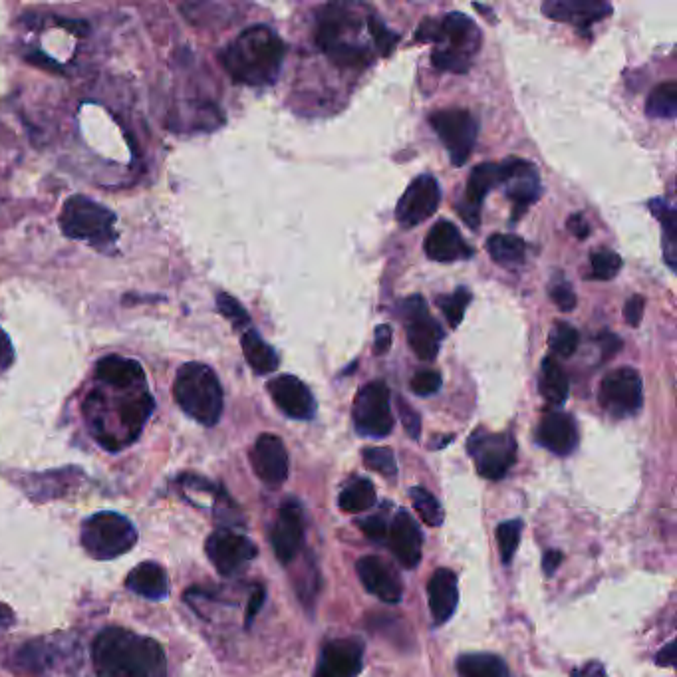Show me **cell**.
Returning <instances> with one entry per match:
<instances>
[{
    "label": "cell",
    "instance_id": "45",
    "mask_svg": "<svg viewBox=\"0 0 677 677\" xmlns=\"http://www.w3.org/2000/svg\"><path fill=\"white\" fill-rule=\"evenodd\" d=\"M431 62L437 70H443V72H455V74H463L469 70V64L471 60L465 58V56H459L455 52H449L445 48H437L433 50L431 54Z\"/></svg>",
    "mask_w": 677,
    "mask_h": 677
},
{
    "label": "cell",
    "instance_id": "5",
    "mask_svg": "<svg viewBox=\"0 0 677 677\" xmlns=\"http://www.w3.org/2000/svg\"><path fill=\"white\" fill-rule=\"evenodd\" d=\"M80 541L92 558L112 560L136 546L137 531L124 515L104 511L84 521Z\"/></svg>",
    "mask_w": 677,
    "mask_h": 677
},
{
    "label": "cell",
    "instance_id": "30",
    "mask_svg": "<svg viewBox=\"0 0 677 677\" xmlns=\"http://www.w3.org/2000/svg\"><path fill=\"white\" fill-rule=\"evenodd\" d=\"M539 390H541L542 398L550 406H562L568 400V394H570L568 378H566L562 366L552 356L542 360Z\"/></svg>",
    "mask_w": 677,
    "mask_h": 677
},
{
    "label": "cell",
    "instance_id": "40",
    "mask_svg": "<svg viewBox=\"0 0 677 677\" xmlns=\"http://www.w3.org/2000/svg\"><path fill=\"white\" fill-rule=\"evenodd\" d=\"M521 533H523V521L513 519V521H505L499 525L497 529V542H499V550H501V560L503 564H511L513 556L519 548L521 542Z\"/></svg>",
    "mask_w": 677,
    "mask_h": 677
},
{
    "label": "cell",
    "instance_id": "36",
    "mask_svg": "<svg viewBox=\"0 0 677 677\" xmlns=\"http://www.w3.org/2000/svg\"><path fill=\"white\" fill-rule=\"evenodd\" d=\"M409 497L415 513L423 519L427 527H439L443 523V507L433 493L423 487H411Z\"/></svg>",
    "mask_w": 677,
    "mask_h": 677
},
{
    "label": "cell",
    "instance_id": "20",
    "mask_svg": "<svg viewBox=\"0 0 677 677\" xmlns=\"http://www.w3.org/2000/svg\"><path fill=\"white\" fill-rule=\"evenodd\" d=\"M542 12L550 20L570 22L576 28L586 30L594 22L606 18L612 12V6L600 0H548L542 4Z\"/></svg>",
    "mask_w": 677,
    "mask_h": 677
},
{
    "label": "cell",
    "instance_id": "2",
    "mask_svg": "<svg viewBox=\"0 0 677 677\" xmlns=\"http://www.w3.org/2000/svg\"><path fill=\"white\" fill-rule=\"evenodd\" d=\"M221 60L235 82L271 86L282 68L284 42L269 26H251L225 48Z\"/></svg>",
    "mask_w": 677,
    "mask_h": 677
},
{
    "label": "cell",
    "instance_id": "58",
    "mask_svg": "<svg viewBox=\"0 0 677 677\" xmlns=\"http://www.w3.org/2000/svg\"><path fill=\"white\" fill-rule=\"evenodd\" d=\"M12 622H14L12 610H10L8 606H2V604H0V628H8Z\"/></svg>",
    "mask_w": 677,
    "mask_h": 677
},
{
    "label": "cell",
    "instance_id": "42",
    "mask_svg": "<svg viewBox=\"0 0 677 677\" xmlns=\"http://www.w3.org/2000/svg\"><path fill=\"white\" fill-rule=\"evenodd\" d=\"M364 463L368 469L382 473L384 477H396L398 463L394 451L386 447H368L364 449Z\"/></svg>",
    "mask_w": 677,
    "mask_h": 677
},
{
    "label": "cell",
    "instance_id": "15",
    "mask_svg": "<svg viewBox=\"0 0 677 677\" xmlns=\"http://www.w3.org/2000/svg\"><path fill=\"white\" fill-rule=\"evenodd\" d=\"M364 666V644L358 638L332 640L324 646L314 677H356Z\"/></svg>",
    "mask_w": 677,
    "mask_h": 677
},
{
    "label": "cell",
    "instance_id": "27",
    "mask_svg": "<svg viewBox=\"0 0 677 677\" xmlns=\"http://www.w3.org/2000/svg\"><path fill=\"white\" fill-rule=\"evenodd\" d=\"M360 22L356 18V14H352L348 10V6L342 4H330L322 10V14L318 16V30H316V42L322 48V52H326L330 46L344 42L342 36L348 30L358 28Z\"/></svg>",
    "mask_w": 677,
    "mask_h": 677
},
{
    "label": "cell",
    "instance_id": "37",
    "mask_svg": "<svg viewBox=\"0 0 677 677\" xmlns=\"http://www.w3.org/2000/svg\"><path fill=\"white\" fill-rule=\"evenodd\" d=\"M332 62L340 64V66H348V68H364L372 62V52L364 46H356L350 42H338L334 46H330L324 52Z\"/></svg>",
    "mask_w": 677,
    "mask_h": 677
},
{
    "label": "cell",
    "instance_id": "22",
    "mask_svg": "<svg viewBox=\"0 0 677 677\" xmlns=\"http://www.w3.org/2000/svg\"><path fill=\"white\" fill-rule=\"evenodd\" d=\"M386 541L390 544L394 556L400 560L402 566L415 568L419 564L423 539H421L419 525L415 523V519L409 513L398 511V515L388 525Z\"/></svg>",
    "mask_w": 677,
    "mask_h": 677
},
{
    "label": "cell",
    "instance_id": "8",
    "mask_svg": "<svg viewBox=\"0 0 677 677\" xmlns=\"http://www.w3.org/2000/svg\"><path fill=\"white\" fill-rule=\"evenodd\" d=\"M400 312L406 320L407 342L413 354L423 362L435 360L443 342V330L439 322L429 314L425 298L417 294L409 296L402 302Z\"/></svg>",
    "mask_w": 677,
    "mask_h": 677
},
{
    "label": "cell",
    "instance_id": "7",
    "mask_svg": "<svg viewBox=\"0 0 677 677\" xmlns=\"http://www.w3.org/2000/svg\"><path fill=\"white\" fill-rule=\"evenodd\" d=\"M354 425L364 437H386L394 429V415L390 406V390L384 382L366 384L354 400Z\"/></svg>",
    "mask_w": 677,
    "mask_h": 677
},
{
    "label": "cell",
    "instance_id": "50",
    "mask_svg": "<svg viewBox=\"0 0 677 677\" xmlns=\"http://www.w3.org/2000/svg\"><path fill=\"white\" fill-rule=\"evenodd\" d=\"M644 308H646V300L644 296L636 294L632 298H628V302L624 304V318L630 326H640L642 316H644Z\"/></svg>",
    "mask_w": 677,
    "mask_h": 677
},
{
    "label": "cell",
    "instance_id": "51",
    "mask_svg": "<svg viewBox=\"0 0 677 677\" xmlns=\"http://www.w3.org/2000/svg\"><path fill=\"white\" fill-rule=\"evenodd\" d=\"M374 352L378 356H384L390 348H392V342H394V332L388 324H380L374 332Z\"/></svg>",
    "mask_w": 677,
    "mask_h": 677
},
{
    "label": "cell",
    "instance_id": "16",
    "mask_svg": "<svg viewBox=\"0 0 677 677\" xmlns=\"http://www.w3.org/2000/svg\"><path fill=\"white\" fill-rule=\"evenodd\" d=\"M356 572L364 588L382 602L396 604L402 600L404 586L398 572L380 556H364L356 564Z\"/></svg>",
    "mask_w": 677,
    "mask_h": 677
},
{
    "label": "cell",
    "instance_id": "56",
    "mask_svg": "<svg viewBox=\"0 0 677 677\" xmlns=\"http://www.w3.org/2000/svg\"><path fill=\"white\" fill-rule=\"evenodd\" d=\"M676 642H670L660 654H658V666H664V668H674L676 664Z\"/></svg>",
    "mask_w": 677,
    "mask_h": 677
},
{
    "label": "cell",
    "instance_id": "29",
    "mask_svg": "<svg viewBox=\"0 0 677 677\" xmlns=\"http://www.w3.org/2000/svg\"><path fill=\"white\" fill-rule=\"evenodd\" d=\"M241 346H243V354L245 360L249 362V366L257 372V374H271L278 368V354L274 352L271 344H267L257 330H247L241 338Z\"/></svg>",
    "mask_w": 677,
    "mask_h": 677
},
{
    "label": "cell",
    "instance_id": "34",
    "mask_svg": "<svg viewBox=\"0 0 677 677\" xmlns=\"http://www.w3.org/2000/svg\"><path fill=\"white\" fill-rule=\"evenodd\" d=\"M650 211L664 229V257L670 269H677V215L676 209L666 199H652Z\"/></svg>",
    "mask_w": 677,
    "mask_h": 677
},
{
    "label": "cell",
    "instance_id": "47",
    "mask_svg": "<svg viewBox=\"0 0 677 677\" xmlns=\"http://www.w3.org/2000/svg\"><path fill=\"white\" fill-rule=\"evenodd\" d=\"M550 298L554 300V304L562 310V312H570L576 308V294L570 288L568 282H560L550 286Z\"/></svg>",
    "mask_w": 677,
    "mask_h": 677
},
{
    "label": "cell",
    "instance_id": "12",
    "mask_svg": "<svg viewBox=\"0 0 677 677\" xmlns=\"http://www.w3.org/2000/svg\"><path fill=\"white\" fill-rule=\"evenodd\" d=\"M503 169V181L501 185H505L507 189V197L511 199L513 207H515V215L513 219H521L523 213L539 201L541 197V177L537 167L531 161L519 159V157H511L507 161L501 163Z\"/></svg>",
    "mask_w": 677,
    "mask_h": 677
},
{
    "label": "cell",
    "instance_id": "28",
    "mask_svg": "<svg viewBox=\"0 0 677 677\" xmlns=\"http://www.w3.org/2000/svg\"><path fill=\"white\" fill-rule=\"evenodd\" d=\"M126 586L143 598L161 600L169 594V580L165 570L155 562H141L128 574Z\"/></svg>",
    "mask_w": 677,
    "mask_h": 677
},
{
    "label": "cell",
    "instance_id": "59",
    "mask_svg": "<svg viewBox=\"0 0 677 677\" xmlns=\"http://www.w3.org/2000/svg\"><path fill=\"white\" fill-rule=\"evenodd\" d=\"M596 674H602V666L600 664H590V666H586L582 672H578L574 677H596Z\"/></svg>",
    "mask_w": 677,
    "mask_h": 677
},
{
    "label": "cell",
    "instance_id": "38",
    "mask_svg": "<svg viewBox=\"0 0 677 677\" xmlns=\"http://www.w3.org/2000/svg\"><path fill=\"white\" fill-rule=\"evenodd\" d=\"M469 302H471V292L465 286L457 288L455 292H451L447 296L437 298V304L443 310L451 328H457L463 322V316H465Z\"/></svg>",
    "mask_w": 677,
    "mask_h": 677
},
{
    "label": "cell",
    "instance_id": "49",
    "mask_svg": "<svg viewBox=\"0 0 677 677\" xmlns=\"http://www.w3.org/2000/svg\"><path fill=\"white\" fill-rule=\"evenodd\" d=\"M398 407H400V417H402L404 429L409 433L411 439H417V437H419V431H421V419H419V413H417L413 407L407 406L402 398L398 400Z\"/></svg>",
    "mask_w": 677,
    "mask_h": 677
},
{
    "label": "cell",
    "instance_id": "18",
    "mask_svg": "<svg viewBox=\"0 0 677 677\" xmlns=\"http://www.w3.org/2000/svg\"><path fill=\"white\" fill-rule=\"evenodd\" d=\"M501 181H503L501 163H479L471 171L469 181H467L465 201L459 207V213L469 227H473V229L479 227L481 205H483L485 197L489 195V191L495 189L497 185H501Z\"/></svg>",
    "mask_w": 677,
    "mask_h": 677
},
{
    "label": "cell",
    "instance_id": "46",
    "mask_svg": "<svg viewBox=\"0 0 677 677\" xmlns=\"http://www.w3.org/2000/svg\"><path fill=\"white\" fill-rule=\"evenodd\" d=\"M409 386H411V392L421 398L433 396L441 390V374L435 370H421L411 378Z\"/></svg>",
    "mask_w": 677,
    "mask_h": 677
},
{
    "label": "cell",
    "instance_id": "26",
    "mask_svg": "<svg viewBox=\"0 0 677 677\" xmlns=\"http://www.w3.org/2000/svg\"><path fill=\"white\" fill-rule=\"evenodd\" d=\"M96 376L102 384L114 390H132L145 386L143 368L136 360H128L122 356H108L100 360L96 366Z\"/></svg>",
    "mask_w": 677,
    "mask_h": 677
},
{
    "label": "cell",
    "instance_id": "43",
    "mask_svg": "<svg viewBox=\"0 0 677 677\" xmlns=\"http://www.w3.org/2000/svg\"><path fill=\"white\" fill-rule=\"evenodd\" d=\"M368 28H370V34L376 42V48L382 56H390L396 48V44L400 42V36L394 34L392 30H388V26L378 18V16H370L368 18Z\"/></svg>",
    "mask_w": 677,
    "mask_h": 677
},
{
    "label": "cell",
    "instance_id": "32",
    "mask_svg": "<svg viewBox=\"0 0 677 677\" xmlns=\"http://www.w3.org/2000/svg\"><path fill=\"white\" fill-rule=\"evenodd\" d=\"M459 677H509V666L495 654H465L457 660Z\"/></svg>",
    "mask_w": 677,
    "mask_h": 677
},
{
    "label": "cell",
    "instance_id": "52",
    "mask_svg": "<svg viewBox=\"0 0 677 677\" xmlns=\"http://www.w3.org/2000/svg\"><path fill=\"white\" fill-rule=\"evenodd\" d=\"M265 604V588L263 586H255L251 598H249V606H247V618H245V626L251 628L255 616L259 614V610L263 608Z\"/></svg>",
    "mask_w": 677,
    "mask_h": 677
},
{
    "label": "cell",
    "instance_id": "39",
    "mask_svg": "<svg viewBox=\"0 0 677 677\" xmlns=\"http://www.w3.org/2000/svg\"><path fill=\"white\" fill-rule=\"evenodd\" d=\"M548 346L552 350L554 356L560 358H568L576 352L578 348V332L574 326H570L568 322H558L554 324L550 338H548Z\"/></svg>",
    "mask_w": 677,
    "mask_h": 677
},
{
    "label": "cell",
    "instance_id": "3",
    "mask_svg": "<svg viewBox=\"0 0 677 677\" xmlns=\"http://www.w3.org/2000/svg\"><path fill=\"white\" fill-rule=\"evenodd\" d=\"M173 394L179 407L201 425H215L223 413V388L217 374L199 362L181 366Z\"/></svg>",
    "mask_w": 677,
    "mask_h": 677
},
{
    "label": "cell",
    "instance_id": "6",
    "mask_svg": "<svg viewBox=\"0 0 677 677\" xmlns=\"http://www.w3.org/2000/svg\"><path fill=\"white\" fill-rule=\"evenodd\" d=\"M469 455L475 459L481 477L503 479L517 459V443L511 433L475 431L469 439Z\"/></svg>",
    "mask_w": 677,
    "mask_h": 677
},
{
    "label": "cell",
    "instance_id": "55",
    "mask_svg": "<svg viewBox=\"0 0 677 677\" xmlns=\"http://www.w3.org/2000/svg\"><path fill=\"white\" fill-rule=\"evenodd\" d=\"M14 362V348L6 336V332L0 328V368L6 370Z\"/></svg>",
    "mask_w": 677,
    "mask_h": 677
},
{
    "label": "cell",
    "instance_id": "4",
    "mask_svg": "<svg viewBox=\"0 0 677 677\" xmlns=\"http://www.w3.org/2000/svg\"><path fill=\"white\" fill-rule=\"evenodd\" d=\"M60 229L66 237L92 247H106L116 241V215L102 203L84 195L70 197L60 213Z\"/></svg>",
    "mask_w": 677,
    "mask_h": 677
},
{
    "label": "cell",
    "instance_id": "13",
    "mask_svg": "<svg viewBox=\"0 0 677 677\" xmlns=\"http://www.w3.org/2000/svg\"><path fill=\"white\" fill-rule=\"evenodd\" d=\"M441 201V191L439 183L431 175H417L409 185H407L398 207H396V217L404 229L417 227L419 223L427 221L433 217Z\"/></svg>",
    "mask_w": 677,
    "mask_h": 677
},
{
    "label": "cell",
    "instance_id": "17",
    "mask_svg": "<svg viewBox=\"0 0 677 677\" xmlns=\"http://www.w3.org/2000/svg\"><path fill=\"white\" fill-rule=\"evenodd\" d=\"M251 463L257 473V477L271 485L278 487L286 481L288 477V453L280 437L272 433H263L253 451H251Z\"/></svg>",
    "mask_w": 677,
    "mask_h": 677
},
{
    "label": "cell",
    "instance_id": "23",
    "mask_svg": "<svg viewBox=\"0 0 677 677\" xmlns=\"http://www.w3.org/2000/svg\"><path fill=\"white\" fill-rule=\"evenodd\" d=\"M425 255L437 263H453L473 257V249L463 241L459 229L449 221L433 225L425 239Z\"/></svg>",
    "mask_w": 677,
    "mask_h": 677
},
{
    "label": "cell",
    "instance_id": "19",
    "mask_svg": "<svg viewBox=\"0 0 677 677\" xmlns=\"http://www.w3.org/2000/svg\"><path fill=\"white\" fill-rule=\"evenodd\" d=\"M269 394L276 407L292 419H312L316 415V402L304 382L296 376H278L269 382Z\"/></svg>",
    "mask_w": 677,
    "mask_h": 677
},
{
    "label": "cell",
    "instance_id": "48",
    "mask_svg": "<svg viewBox=\"0 0 677 677\" xmlns=\"http://www.w3.org/2000/svg\"><path fill=\"white\" fill-rule=\"evenodd\" d=\"M358 525L366 533V537H370L372 541L384 542L388 537V523L384 521L382 515H374L370 519H364Z\"/></svg>",
    "mask_w": 677,
    "mask_h": 677
},
{
    "label": "cell",
    "instance_id": "54",
    "mask_svg": "<svg viewBox=\"0 0 677 677\" xmlns=\"http://www.w3.org/2000/svg\"><path fill=\"white\" fill-rule=\"evenodd\" d=\"M600 346H602V350H604L602 360H608V358H612L614 354H618V350L622 348V340H620L618 336L610 334V332H604V334L600 336Z\"/></svg>",
    "mask_w": 677,
    "mask_h": 677
},
{
    "label": "cell",
    "instance_id": "25",
    "mask_svg": "<svg viewBox=\"0 0 677 677\" xmlns=\"http://www.w3.org/2000/svg\"><path fill=\"white\" fill-rule=\"evenodd\" d=\"M427 596H429V610L433 624H445L459 602V590H457V576L449 568H439L433 572L427 584Z\"/></svg>",
    "mask_w": 677,
    "mask_h": 677
},
{
    "label": "cell",
    "instance_id": "1",
    "mask_svg": "<svg viewBox=\"0 0 677 677\" xmlns=\"http://www.w3.org/2000/svg\"><path fill=\"white\" fill-rule=\"evenodd\" d=\"M98 677H165L167 660L161 644L124 628H106L92 646Z\"/></svg>",
    "mask_w": 677,
    "mask_h": 677
},
{
    "label": "cell",
    "instance_id": "41",
    "mask_svg": "<svg viewBox=\"0 0 677 677\" xmlns=\"http://www.w3.org/2000/svg\"><path fill=\"white\" fill-rule=\"evenodd\" d=\"M590 267H592V278L594 280H612L622 269V257L614 251L600 249V251L592 253Z\"/></svg>",
    "mask_w": 677,
    "mask_h": 677
},
{
    "label": "cell",
    "instance_id": "57",
    "mask_svg": "<svg viewBox=\"0 0 677 677\" xmlns=\"http://www.w3.org/2000/svg\"><path fill=\"white\" fill-rule=\"evenodd\" d=\"M560 562H562V552H558V550H548L546 554H544V572L546 574H554V570L560 566Z\"/></svg>",
    "mask_w": 677,
    "mask_h": 677
},
{
    "label": "cell",
    "instance_id": "21",
    "mask_svg": "<svg viewBox=\"0 0 677 677\" xmlns=\"http://www.w3.org/2000/svg\"><path fill=\"white\" fill-rule=\"evenodd\" d=\"M537 441L554 455H570L578 445V429L572 415L564 411H544Z\"/></svg>",
    "mask_w": 677,
    "mask_h": 677
},
{
    "label": "cell",
    "instance_id": "53",
    "mask_svg": "<svg viewBox=\"0 0 677 677\" xmlns=\"http://www.w3.org/2000/svg\"><path fill=\"white\" fill-rule=\"evenodd\" d=\"M566 227H568V231H570L576 239H580V241L588 239V235H590V227H588V223H586V219H584L582 215H572V217H568Z\"/></svg>",
    "mask_w": 677,
    "mask_h": 677
},
{
    "label": "cell",
    "instance_id": "14",
    "mask_svg": "<svg viewBox=\"0 0 677 677\" xmlns=\"http://www.w3.org/2000/svg\"><path fill=\"white\" fill-rule=\"evenodd\" d=\"M302 507L298 501H286L276 517L272 527L271 542L276 558L282 564H290L302 548L304 542V519Z\"/></svg>",
    "mask_w": 677,
    "mask_h": 677
},
{
    "label": "cell",
    "instance_id": "10",
    "mask_svg": "<svg viewBox=\"0 0 677 677\" xmlns=\"http://www.w3.org/2000/svg\"><path fill=\"white\" fill-rule=\"evenodd\" d=\"M600 404L614 417H628L644 404L642 376L634 368H618L600 384Z\"/></svg>",
    "mask_w": 677,
    "mask_h": 677
},
{
    "label": "cell",
    "instance_id": "31",
    "mask_svg": "<svg viewBox=\"0 0 677 677\" xmlns=\"http://www.w3.org/2000/svg\"><path fill=\"white\" fill-rule=\"evenodd\" d=\"M340 509L350 515H360L376 505V489L370 479L356 477L350 483L344 485L340 497H338Z\"/></svg>",
    "mask_w": 677,
    "mask_h": 677
},
{
    "label": "cell",
    "instance_id": "11",
    "mask_svg": "<svg viewBox=\"0 0 677 677\" xmlns=\"http://www.w3.org/2000/svg\"><path fill=\"white\" fill-rule=\"evenodd\" d=\"M205 552H207L209 560L213 562V566L223 576L239 574L259 554L255 542L247 539L245 535L233 533V531L213 533L207 539Z\"/></svg>",
    "mask_w": 677,
    "mask_h": 677
},
{
    "label": "cell",
    "instance_id": "44",
    "mask_svg": "<svg viewBox=\"0 0 677 677\" xmlns=\"http://www.w3.org/2000/svg\"><path fill=\"white\" fill-rule=\"evenodd\" d=\"M217 308L219 312L235 326V328H247L251 318L247 314V310L241 306V302L237 298H233L231 294H225L221 292L217 296Z\"/></svg>",
    "mask_w": 677,
    "mask_h": 677
},
{
    "label": "cell",
    "instance_id": "24",
    "mask_svg": "<svg viewBox=\"0 0 677 677\" xmlns=\"http://www.w3.org/2000/svg\"><path fill=\"white\" fill-rule=\"evenodd\" d=\"M443 40L449 42L445 50L471 60V56L479 48L481 34L477 24L469 16L461 12H449L443 20H439V42Z\"/></svg>",
    "mask_w": 677,
    "mask_h": 677
},
{
    "label": "cell",
    "instance_id": "35",
    "mask_svg": "<svg viewBox=\"0 0 677 677\" xmlns=\"http://www.w3.org/2000/svg\"><path fill=\"white\" fill-rule=\"evenodd\" d=\"M646 114L654 120H674L677 116V82L656 86L646 102Z\"/></svg>",
    "mask_w": 677,
    "mask_h": 677
},
{
    "label": "cell",
    "instance_id": "33",
    "mask_svg": "<svg viewBox=\"0 0 677 677\" xmlns=\"http://www.w3.org/2000/svg\"><path fill=\"white\" fill-rule=\"evenodd\" d=\"M487 249L491 253V259L497 265H503L507 269H517L525 263L527 243L521 237L515 235H493L487 243Z\"/></svg>",
    "mask_w": 677,
    "mask_h": 677
},
{
    "label": "cell",
    "instance_id": "9",
    "mask_svg": "<svg viewBox=\"0 0 677 677\" xmlns=\"http://www.w3.org/2000/svg\"><path fill=\"white\" fill-rule=\"evenodd\" d=\"M429 124L443 141L453 165H463L477 141V122L467 110H441L431 114Z\"/></svg>",
    "mask_w": 677,
    "mask_h": 677
}]
</instances>
